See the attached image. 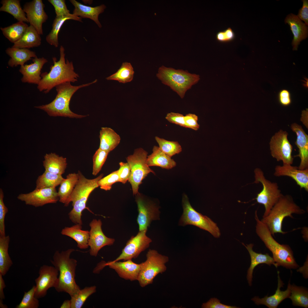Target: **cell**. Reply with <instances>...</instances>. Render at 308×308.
<instances>
[{
  "label": "cell",
  "mask_w": 308,
  "mask_h": 308,
  "mask_svg": "<svg viewBox=\"0 0 308 308\" xmlns=\"http://www.w3.org/2000/svg\"><path fill=\"white\" fill-rule=\"evenodd\" d=\"M146 257V260L140 264V269L137 280L142 287L152 283L157 275L166 271V264L169 260L167 256L160 254L153 249H149Z\"/></svg>",
  "instance_id": "8"
},
{
  "label": "cell",
  "mask_w": 308,
  "mask_h": 308,
  "mask_svg": "<svg viewBox=\"0 0 308 308\" xmlns=\"http://www.w3.org/2000/svg\"><path fill=\"white\" fill-rule=\"evenodd\" d=\"M102 223L100 219L93 220L90 224V230L88 246H90V255L96 257L99 251L106 246L113 244L115 239L108 238L104 234L102 230Z\"/></svg>",
  "instance_id": "17"
},
{
  "label": "cell",
  "mask_w": 308,
  "mask_h": 308,
  "mask_svg": "<svg viewBox=\"0 0 308 308\" xmlns=\"http://www.w3.org/2000/svg\"><path fill=\"white\" fill-rule=\"evenodd\" d=\"M79 178L78 173H71L67 175L60 184L58 192L59 201L68 206L70 203L71 195Z\"/></svg>",
  "instance_id": "28"
},
{
  "label": "cell",
  "mask_w": 308,
  "mask_h": 308,
  "mask_svg": "<svg viewBox=\"0 0 308 308\" xmlns=\"http://www.w3.org/2000/svg\"><path fill=\"white\" fill-rule=\"evenodd\" d=\"M44 7L42 0H33L25 3L23 8L30 25L40 35H43L42 24L48 18L44 9Z\"/></svg>",
  "instance_id": "18"
},
{
  "label": "cell",
  "mask_w": 308,
  "mask_h": 308,
  "mask_svg": "<svg viewBox=\"0 0 308 308\" xmlns=\"http://www.w3.org/2000/svg\"><path fill=\"white\" fill-rule=\"evenodd\" d=\"M82 22V18L73 15L71 16L56 17L52 25V29L46 38V42L50 45L57 47L59 45L58 35L61 27L65 21L68 20Z\"/></svg>",
  "instance_id": "35"
},
{
  "label": "cell",
  "mask_w": 308,
  "mask_h": 308,
  "mask_svg": "<svg viewBox=\"0 0 308 308\" xmlns=\"http://www.w3.org/2000/svg\"><path fill=\"white\" fill-rule=\"evenodd\" d=\"M4 194L2 189H0V236H6L5 219L8 211L7 208L5 205L3 199Z\"/></svg>",
  "instance_id": "47"
},
{
  "label": "cell",
  "mask_w": 308,
  "mask_h": 308,
  "mask_svg": "<svg viewBox=\"0 0 308 308\" xmlns=\"http://www.w3.org/2000/svg\"><path fill=\"white\" fill-rule=\"evenodd\" d=\"M135 195L138 212L137 221L139 230H147L153 221L160 219L159 208L139 193Z\"/></svg>",
  "instance_id": "13"
},
{
  "label": "cell",
  "mask_w": 308,
  "mask_h": 308,
  "mask_svg": "<svg viewBox=\"0 0 308 308\" xmlns=\"http://www.w3.org/2000/svg\"><path fill=\"white\" fill-rule=\"evenodd\" d=\"M40 35L32 26H28L23 37L12 47L28 49L39 46L41 43Z\"/></svg>",
  "instance_id": "33"
},
{
  "label": "cell",
  "mask_w": 308,
  "mask_h": 308,
  "mask_svg": "<svg viewBox=\"0 0 308 308\" xmlns=\"http://www.w3.org/2000/svg\"><path fill=\"white\" fill-rule=\"evenodd\" d=\"M157 76L163 84L170 87L182 98L186 92L200 80L198 75L163 66L159 68Z\"/></svg>",
  "instance_id": "7"
},
{
  "label": "cell",
  "mask_w": 308,
  "mask_h": 308,
  "mask_svg": "<svg viewBox=\"0 0 308 308\" xmlns=\"http://www.w3.org/2000/svg\"><path fill=\"white\" fill-rule=\"evenodd\" d=\"M44 159L43 165L45 171L61 175L64 173L67 165L66 158L51 153H46Z\"/></svg>",
  "instance_id": "30"
},
{
  "label": "cell",
  "mask_w": 308,
  "mask_h": 308,
  "mask_svg": "<svg viewBox=\"0 0 308 308\" xmlns=\"http://www.w3.org/2000/svg\"><path fill=\"white\" fill-rule=\"evenodd\" d=\"M147 163L149 167L157 166L166 169H170L175 167L176 162L159 149L154 146L152 153L147 156Z\"/></svg>",
  "instance_id": "29"
},
{
  "label": "cell",
  "mask_w": 308,
  "mask_h": 308,
  "mask_svg": "<svg viewBox=\"0 0 308 308\" xmlns=\"http://www.w3.org/2000/svg\"><path fill=\"white\" fill-rule=\"evenodd\" d=\"M288 135L282 130L276 133L271 139L270 149L271 156L277 161H282L283 164L292 165L293 147L287 139Z\"/></svg>",
  "instance_id": "12"
},
{
  "label": "cell",
  "mask_w": 308,
  "mask_h": 308,
  "mask_svg": "<svg viewBox=\"0 0 308 308\" xmlns=\"http://www.w3.org/2000/svg\"><path fill=\"white\" fill-rule=\"evenodd\" d=\"M54 8L56 17L71 16L73 14L70 12L66 7L64 0H48Z\"/></svg>",
  "instance_id": "46"
},
{
  "label": "cell",
  "mask_w": 308,
  "mask_h": 308,
  "mask_svg": "<svg viewBox=\"0 0 308 308\" xmlns=\"http://www.w3.org/2000/svg\"><path fill=\"white\" fill-rule=\"evenodd\" d=\"M147 230L139 231L136 236H132L127 241L120 254L113 261L135 259L141 252L148 248L152 240L147 236Z\"/></svg>",
  "instance_id": "14"
},
{
  "label": "cell",
  "mask_w": 308,
  "mask_h": 308,
  "mask_svg": "<svg viewBox=\"0 0 308 308\" xmlns=\"http://www.w3.org/2000/svg\"><path fill=\"white\" fill-rule=\"evenodd\" d=\"M3 275L0 273V307L1 308H7L6 305H3V301L5 298L4 289L6 287Z\"/></svg>",
  "instance_id": "55"
},
{
  "label": "cell",
  "mask_w": 308,
  "mask_h": 308,
  "mask_svg": "<svg viewBox=\"0 0 308 308\" xmlns=\"http://www.w3.org/2000/svg\"><path fill=\"white\" fill-rule=\"evenodd\" d=\"M99 148L110 153L119 143L120 136L113 129L108 127H102L100 131Z\"/></svg>",
  "instance_id": "32"
},
{
  "label": "cell",
  "mask_w": 308,
  "mask_h": 308,
  "mask_svg": "<svg viewBox=\"0 0 308 308\" xmlns=\"http://www.w3.org/2000/svg\"><path fill=\"white\" fill-rule=\"evenodd\" d=\"M102 266H99L95 270L102 269L105 266H108L114 270L121 278L125 280L131 281L137 280L140 269V264L133 262L132 259H129L123 262L119 261L114 262L109 261L105 263Z\"/></svg>",
  "instance_id": "19"
},
{
  "label": "cell",
  "mask_w": 308,
  "mask_h": 308,
  "mask_svg": "<svg viewBox=\"0 0 308 308\" xmlns=\"http://www.w3.org/2000/svg\"><path fill=\"white\" fill-rule=\"evenodd\" d=\"M291 128L296 133L297 139L295 144L299 149V154L296 156H299L301 159L299 166L300 169H308V136L302 126L294 123L292 124Z\"/></svg>",
  "instance_id": "23"
},
{
  "label": "cell",
  "mask_w": 308,
  "mask_h": 308,
  "mask_svg": "<svg viewBox=\"0 0 308 308\" xmlns=\"http://www.w3.org/2000/svg\"><path fill=\"white\" fill-rule=\"evenodd\" d=\"M74 7L73 14L82 18H89L94 21L100 27L102 25L98 20L99 15L104 11L106 7L104 5L95 7L84 5L75 0H70Z\"/></svg>",
  "instance_id": "25"
},
{
  "label": "cell",
  "mask_w": 308,
  "mask_h": 308,
  "mask_svg": "<svg viewBox=\"0 0 308 308\" xmlns=\"http://www.w3.org/2000/svg\"><path fill=\"white\" fill-rule=\"evenodd\" d=\"M291 293L289 298L291 300L293 305L304 308L308 307V292L306 289L296 286L291 285Z\"/></svg>",
  "instance_id": "39"
},
{
  "label": "cell",
  "mask_w": 308,
  "mask_h": 308,
  "mask_svg": "<svg viewBox=\"0 0 308 308\" xmlns=\"http://www.w3.org/2000/svg\"><path fill=\"white\" fill-rule=\"evenodd\" d=\"M185 116L183 114L173 112L167 114L166 119L169 122L185 127Z\"/></svg>",
  "instance_id": "50"
},
{
  "label": "cell",
  "mask_w": 308,
  "mask_h": 308,
  "mask_svg": "<svg viewBox=\"0 0 308 308\" xmlns=\"http://www.w3.org/2000/svg\"><path fill=\"white\" fill-rule=\"evenodd\" d=\"M59 273L54 266L44 265L40 267L39 275L35 280L36 297L38 299L44 297L49 288L56 287Z\"/></svg>",
  "instance_id": "16"
},
{
  "label": "cell",
  "mask_w": 308,
  "mask_h": 308,
  "mask_svg": "<svg viewBox=\"0 0 308 308\" xmlns=\"http://www.w3.org/2000/svg\"><path fill=\"white\" fill-rule=\"evenodd\" d=\"M148 153L142 148L135 149L132 155L126 157L131 170L128 180L131 184L133 195L139 193L138 189L142 181L150 173H155L147 163Z\"/></svg>",
  "instance_id": "10"
},
{
  "label": "cell",
  "mask_w": 308,
  "mask_h": 308,
  "mask_svg": "<svg viewBox=\"0 0 308 308\" xmlns=\"http://www.w3.org/2000/svg\"><path fill=\"white\" fill-rule=\"evenodd\" d=\"M185 127L196 131L199 128L198 123V117L195 114H188L185 116Z\"/></svg>",
  "instance_id": "51"
},
{
  "label": "cell",
  "mask_w": 308,
  "mask_h": 308,
  "mask_svg": "<svg viewBox=\"0 0 308 308\" xmlns=\"http://www.w3.org/2000/svg\"><path fill=\"white\" fill-rule=\"evenodd\" d=\"M36 287L33 285L27 292H25L22 299L16 308H38L39 306L38 299L35 296Z\"/></svg>",
  "instance_id": "43"
},
{
  "label": "cell",
  "mask_w": 308,
  "mask_h": 308,
  "mask_svg": "<svg viewBox=\"0 0 308 308\" xmlns=\"http://www.w3.org/2000/svg\"><path fill=\"white\" fill-rule=\"evenodd\" d=\"M117 182H119L118 170L101 178L98 181V184L101 189L107 191L110 190L112 185Z\"/></svg>",
  "instance_id": "45"
},
{
  "label": "cell",
  "mask_w": 308,
  "mask_h": 308,
  "mask_svg": "<svg viewBox=\"0 0 308 308\" xmlns=\"http://www.w3.org/2000/svg\"><path fill=\"white\" fill-rule=\"evenodd\" d=\"M248 251L251 258V264L248 270L247 278L249 285L251 286L252 284V274L255 267L259 264H265L270 266L273 264L276 268L278 266L273 257L266 253L263 254L258 253L254 252L252 249L253 244H251L245 246L242 243Z\"/></svg>",
  "instance_id": "26"
},
{
  "label": "cell",
  "mask_w": 308,
  "mask_h": 308,
  "mask_svg": "<svg viewBox=\"0 0 308 308\" xmlns=\"http://www.w3.org/2000/svg\"><path fill=\"white\" fill-rule=\"evenodd\" d=\"M109 153L99 148L93 157L92 174L96 175L100 171Z\"/></svg>",
  "instance_id": "44"
},
{
  "label": "cell",
  "mask_w": 308,
  "mask_h": 308,
  "mask_svg": "<svg viewBox=\"0 0 308 308\" xmlns=\"http://www.w3.org/2000/svg\"><path fill=\"white\" fill-rule=\"evenodd\" d=\"M17 198L26 205L36 207L48 204L56 203L59 200L56 188L35 189L29 193L19 194Z\"/></svg>",
  "instance_id": "15"
},
{
  "label": "cell",
  "mask_w": 308,
  "mask_h": 308,
  "mask_svg": "<svg viewBox=\"0 0 308 308\" xmlns=\"http://www.w3.org/2000/svg\"><path fill=\"white\" fill-rule=\"evenodd\" d=\"M279 103L283 106H287L291 103V94L289 91L286 89L281 90L278 95Z\"/></svg>",
  "instance_id": "53"
},
{
  "label": "cell",
  "mask_w": 308,
  "mask_h": 308,
  "mask_svg": "<svg viewBox=\"0 0 308 308\" xmlns=\"http://www.w3.org/2000/svg\"><path fill=\"white\" fill-rule=\"evenodd\" d=\"M305 212L295 203L291 196L283 195L268 215L261 220L266 225L272 235L277 233L284 234L286 233L282 230L284 218L288 216L293 218V214H301Z\"/></svg>",
  "instance_id": "6"
},
{
  "label": "cell",
  "mask_w": 308,
  "mask_h": 308,
  "mask_svg": "<svg viewBox=\"0 0 308 308\" xmlns=\"http://www.w3.org/2000/svg\"><path fill=\"white\" fill-rule=\"evenodd\" d=\"M274 175L276 177H290L301 188L308 191V169L301 170L291 165L283 164L282 166L275 167Z\"/></svg>",
  "instance_id": "20"
},
{
  "label": "cell",
  "mask_w": 308,
  "mask_h": 308,
  "mask_svg": "<svg viewBox=\"0 0 308 308\" xmlns=\"http://www.w3.org/2000/svg\"><path fill=\"white\" fill-rule=\"evenodd\" d=\"M10 241L9 236H0V273L3 276L5 275L13 264L8 253Z\"/></svg>",
  "instance_id": "36"
},
{
  "label": "cell",
  "mask_w": 308,
  "mask_h": 308,
  "mask_svg": "<svg viewBox=\"0 0 308 308\" xmlns=\"http://www.w3.org/2000/svg\"><path fill=\"white\" fill-rule=\"evenodd\" d=\"M254 183H260L263 186L262 190L257 194L256 198L258 203L263 204L265 210L263 217L267 216L271 209L283 195L277 183L272 182L265 177L262 170L260 168L254 170Z\"/></svg>",
  "instance_id": "11"
},
{
  "label": "cell",
  "mask_w": 308,
  "mask_h": 308,
  "mask_svg": "<svg viewBox=\"0 0 308 308\" xmlns=\"http://www.w3.org/2000/svg\"><path fill=\"white\" fill-rule=\"evenodd\" d=\"M64 179L61 175L45 170L43 174L37 178L35 189L56 188L60 185Z\"/></svg>",
  "instance_id": "38"
},
{
  "label": "cell",
  "mask_w": 308,
  "mask_h": 308,
  "mask_svg": "<svg viewBox=\"0 0 308 308\" xmlns=\"http://www.w3.org/2000/svg\"><path fill=\"white\" fill-rule=\"evenodd\" d=\"M28 25L25 22L18 21L5 27H1L4 36L11 42L14 43L23 35Z\"/></svg>",
  "instance_id": "37"
},
{
  "label": "cell",
  "mask_w": 308,
  "mask_h": 308,
  "mask_svg": "<svg viewBox=\"0 0 308 308\" xmlns=\"http://www.w3.org/2000/svg\"><path fill=\"white\" fill-rule=\"evenodd\" d=\"M64 51V47L61 46L59 60L57 61L56 57H53V64L50 66V71L41 74V79L37 86L40 92L47 94L53 88L62 83L77 81L79 76L74 71L72 62H69L67 59L66 61Z\"/></svg>",
  "instance_id": "1"
},
{
  "label": "cell",
  "mask_w": 308,
  "mask_h": 308,
  "mask_svg": "<svg viewBox=\"0 0 308 308\" xmlns=\"http://www.w3.org/2000/svg\"><path fill=\"white\" fill-rule=\"evenodd\" d=\"M182 202L183 212L179 222L180 225H194L207 231L216 238L220 237V230L216 224L208 217L196 211L185 194L183 195Z\"/></svg>",
  "instance_id": "9"
},
{
  "label": "cell",
  "mask_w": 308,
  "mask_h": 308,
  "mask_svg": "<svg viewBox=\"0 0 308 308\" xmlns=\"http://www.w3.org/2000/svg\"><path fill=\"white\" fill-rule=\"evenodd\" d=\"M33 63L20 66L19 71L23 75L21 81L23 83L34 84L37 85L41 79V69L48 61L42 57L37 56L32 59Z\"/></svg>",
  "instance_id": "21"
},
{
  "label": "cell",
  "mask_w": 308,
  "mask_h": 308,
  "mask_svg": "<svg viewBox=\"0 0 308 308\" xmlns=\"http://www.w3.org/2000/svg\"><path fill=\"white\" fill-rule=\"evenodd\" d=\"M202 308H238L235 306L226 305L220 303V301L215 298H211L206 303H204L202 305Z\"/></svg>",
  "instance_id": "52"
},
{
  "label": "cell",
  "mask_w": 308,
  "mask_h": 308,
  "mask_svg": "<svg viewBox=\"0 0 308 308\" xmlns=\"http://www.w3.org/2000/svg\"><path fill=\"white\" fill-rule=\"evenodd\" d=\"M78 181L70 196V202H72L73 208L68 215L70 219L75 224L82 225V212L85 209L92 212L86 206V203L92 192L99 187L98 181L103 177L101 174L96 178L89 179L86 178L81 172L78 171Z\"/></svg>",
  "instance_id": "5"
},
{
  "label": "cell",
  "mask_w": 308,
  "mask_h": 308,
  "mask_svg": "<svg viewBox=\"0 0 308 308\" xmlns=\"http://www.w3.org/2000/svg\"><path fill=\"white\" fill-rule=\"evenodd\" d=\"M75 251L73 249L60 252L56 251L50 260L52 264L58 271L57 284L54 288L58 292H64L72 296L80 290L75 280L77 261L70 258V255Z\"/></svg>",
  "instance_id": "2"
},
{
  "label": "cell",
  "mask_w": 308,
  "mask_h": 308,
  "mask_svg": "<svg viewBox=\"0 0 308 308\" xmlns=\"http://www.w3.org/2000/svg\"><path fill=\"white\" fill-rule=\"evenodd\" d=\"M285 22L289 25L294 36L292 43L293 50H297L300 42L307 37L308 27L297 15L292 13L287 16Z\"/></svg>",
  "instance_id": "24"
},
{
  "label": "cell",
  "mask_w": 308,
  "mask_h": 308,
  "mask_svg": "<svg viewBox=\"0 0 308 308\" xmlns=\"http://www.w3.org/2000/svg\"><path fill=\"white\" fill-rule=\"evenodd\" d=\"M5 52L10 57L8 62V65L12 68L18 65L23 66L32 58L37 56L35 52L26 48L12 47L7 48Z\"/></svg>",
  "instance_id": "27"
},
{
  "label": "cell",
  "mask_w": 308,
  "mask_h": 308,
  "mask_svg": "<svg viewBox=\"0 0 308 308\" xmlns=\"http://www.w3.org/2000/svg\"><path fill=\"white\" fill-rule=\"evenodd\" d=\"M235 37L234 33L230 27L228 28L224 31L219 32L217 33L216 36L217 40L222 42H230L234 39Z\"/></svg>",
  "instance_id": "49"
},
{
  "label": "cell",
  "mask_w": 308,
  "mask_h": 308,
  "mask_svg": "<svg viewBox=\"0 0 308 308\" xmlns=\"http://www.w3.org/2000/svg\"><path fill=\"white\" fill-rule=\"evenodd\" d=\"M97 81L96 79L92 82L78 86L72 85L70 82H64L56 87L57 92L55 99L50 103L35 107L42 110L50 116H62L72 118H81L86 116L79 115L72 112L69 108L70 102L73 95L78 89L88 86Z\"/></svg>",
  "instance_id": "3"
},
{
  "label": "cell",
  "mask_w": 308,
  "mask_h": 308,
  "mask_svg": "<svg viewBox=\"0 0 308 308\" xmlns=\"http://www.w3.org/2000/svg\"><path fill=\"white\" fill-rule=\"evenodd\" d=\"M81 225L76 224L70 227H65L61 232V234L68 236L75 240L78 247L81 249H86L89 247L90 232L88 231L82 229Z\"/></svg>",
  "instance_id": "31"
},
{
  "label": "cell",
  "mask_w": 308,
  "mask_h": 308,
  "mask_svg": "<svg viewBox=\"0 0 308 308\" xmlns=\"http://www.w3.org/2000/svg\"><path fill=\"white\" fill-rule=\"evenodd\" d=\"M19 0H2L0 11L7 13L12 15L18 21L29 23L26 15Z\"/></svg>",
  "instance_id": "34"
},
{
  "label": "cell",
  "mask_w": 308,
  "mask_h": 308,
  "mask_svg": "<svg viewBox=\"0 0 308 308\" xmlns=\"http://www.w3.org/2000/svg\"><path fill=\"white\" fill-rule=\"evenodd\" d=\"M96 291L95 286L86 287L80 289L74 295L71 297V308H80L87 299Z\"/></svg>",
  "instance_id": "42"
},
{
  "label": "cell",
  "mask_w": 308,
  "mask_h": 308,
  "mask_svg": "<svg viewBox=\"0 0 308 308\" xmlns=\"http://www.w3.org/2000/svg\"><path fill=\"white\" fill-rule=\"evenodd\" d=\"M119 168L118 170L119 182L125 184L128 181L130 176V166L127 163L121 162L119 163Z\"/></svg>",
  "instance_id": "48"
},
{
  "label": "cell",
  "mask_w": 308,
  "mask_h": 308,
  "mask_svg": "<svg viewBox=\"0 0 308 308\" xmlns=\"http://www.w3.org/2000/svg\"><path fill=\"white\" fill-rule=\"evenodd\" d=\"M134 73L133 69L130 63L125 62L122 63L117 72L106 79L108 80H116L125 83L132 80Z\"/></svg>",
  "instance_id": "40"
},
{
  "label": "cell",
  "mask_w": 308,
  "mask_h": 308,
  "mask_svg": "<svg viewBox=\"0 0 308 308\" xmlns=\"http://www.w3.org/2000/svg\"><path fill=\"white\" fill-rule=\"evenodd\" d=\"M302 1V7L299 9L297 16L301 20L305 22V24L307 26L308 25V1L307 0Z\"/></svg>",
  "instance_id": "54"
},
{
  "label": "cell",
  "mask_w": 308,
  "mask_h": 308,
  "mask_svg": "<svg viewBox=\"0 0 308 308\" xmlns=\"http://www.w3.org/2000/svg\"><path fill=\"white\" fill-rule=\"evenodd\" d=\"M61 308H71L70 300H65L60 307Z\"/></svg>",
  "instance_id": "56"
},
{
  "label": "cell",
  "mask_w": 308,
  "mask_h": 308,
  "mask_svg": "<svg viewBox=\"0 0 308 308\" xmlns=\"http://www.w3.org/2000/svg\"><path fill=\"white\" fill-rule=\"evenodd\" d=\"M257 213L256 211V232L266 247L272 252L273 258L277 266H281L289 269L297 268L299 266L295 261L291 248L288 245L279 244L273 238L266 225L259 219Z\"/></svg>",
  "instance_id": "4"
},
{
  "label": "cell",
  "mask_w": 308,
  "mask_h": 308,
  "mask_svg": "<svg viewBox=\"0 0 308 308\" xmlns=\"http://www.w3.org/2000/svg\"><path fill=\"white\" fill-rule=\"evenodd\" d=\"M278 284L275 293L270 296H265L262 298L255 297L252 299L257 305H265L269 308H276L284 299L289 298L291 293V285L289 280L287 289L284 291L281 290L280 288L283 287L284 283L280 279L279 272L277 271Z\"/></svg>",
  "instance_id": "22"
},
{
  "label": "cell",
  "mask_w": 308,
  "mask_h": 308,
  "mask_svg": "<svg viewBox=\"0 0 308 308\" xmlns=\"http://www.w3.org/2000/svg\"><path fill=\"white\" fill-rule=\"evenodd\" d=\"M155 139L160 150L171 157L182 151L181 147L177 141H168L158 136L155 137Z\"/></svg>",
  "instance_id": "41"
}]
</instances>
